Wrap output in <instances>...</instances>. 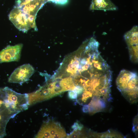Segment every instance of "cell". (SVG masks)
Here are the masks:
<instances>
[{
  "label": "cell",
  "mask_w": 138,
  "mask_h": 138,
  "mask_svg": "<svg viewBox=\"0 0 138 138\" xmlns=\"http://www.w3.org/2000/svg\"><path fill=\"white\" fill-rule=\"evenodd\" d=\"M66 136L65 131L58 123L49 121L43 123L36 138H63Z\"/></svg>",
  "instance_id": "4"
},
{
  "label": "cell",
  "mask_w": 138,
  "mask_h": 138,
  "mask_svg": "<svg viewBox=\"0 0 138 138\" xmlns=\"http://www.w3.org/2000/svg\"><path fill=\"white\" fill-rule=\"evenodd\" d=\"M138 83L137 74L125 70L121 71L117 78V88L132 103H136L138 101Z\"/></svg>",
  "instance_id": "3"
},
{
  "label": "cell",
  "mask_w": 138,
  "mask_h": 138,
  "mask_svg": "<svg viewBox=\"0 0 138 138\" xmlns=\"http://www.w3.org/2000/svg\"><path fill=\"white\" fill-rule=\"evenodd\" d=\"M138 26H134L124 36L129 49L130 59L135 63L138 61Z\"/></svg>",
  "instance_id": "5"
},
{
  "label": "cell",
  "mask_w": 138,
  "mask_h": 138,
  "mask_svg": "<svg viewBox=\"0 0 138 138\" xmlns=\"http://www.w3.org/2000/svg\"><path fill=\"white\" fill-rule=\"evenodd\" d=\"M23 45H8L0 51V63L18 61L20 57Z\"/></svg>",
  "instance_id": "7"
},
{
  "label": "cell",
  "mask_w": 138,
  "mask_h": 138,
  "mask_svg": "<svg viewBox=\"0 0 138 138\" xmlns=\"http://www.w3.org/2000/svg\"><path fill=\"white\" fill-rule=\"evenodd\" d=\"M0 97L3 106L13 118L29 106L28 94L18 93L8 87L0 89Z\"/></svg>",
  "instance_id": "2"
},
{
  "label": "cell",
  "mask_w": 138,
  "mask_h": 138,
  "mask_svg": "<svg viewBox=\"0 0 138 138\" xmlns=\"http://www.w3.org/2000/svg\"><path fill=\"white\" fill-rule=\"evenodd\" d=\"M137 117L136 116L134 119L133 123V131L134 132H136L137 131Z\"/></svg>",
  "instance_id": "10"
},
{
  "label": "cell",
  "mask_w": 138,
  "mask_h": 138,
  "mask_svg": "<svg viewBox=\"0 0 138 138\" xmlns=\"http://www.w3.org/2000/svg\"><path fill=\"white\" fill-rule=\"evenodd\" d=\"M90 9L104 11L115 10H117V8L110 0H92Z\"/></svg>",
  "instance_id": "8"
},
{
  "label": "cell",
  "mask_w": 138,
  "mask_h": 138,
  "mask_svg": "<svg viewBox=\"0 0 138 138\" xmlns=\"http://www.w3.org/2000/svg\"><path fill=\"white\" fill-rule=\"evenodd\" d=\"M49 0H17L10 12V20L19 30L26 32L31 29L37 30L35 22L39 10Z\"/></svg>",
  "instance_id": "1"
},
{
  "label": "cell",
  "mask_w": 138,
  "mask_h": 138,
  "mask_svg": "<svg viewBox=\"0 0 138 138\" xmlns=\"http://www.w3.org/2000/svg\"><path fill=\"white\" fill-rule=\"evenodd\" d=\"M34 69L29 64L21 65L16 68L10 76L9 83L22 84L28 81L33 74Z\"/></svg>",
  "instance_id": "6"
},
{
  "label": "cell",
  "mask_w": 138,
  "mask_h": 138,
  "mask_svg": "<svg viewBox=\"0 0 138 138\" xmlns=\"http://www.w3.org/2000/svg\"><path fill=\"white\" fill-rule=\"evenodd\" d=\"M10 116L5 113H0V138H3L6 135V128Z\"/></svg>",
  "instance_id": "9"
},
{
  "label": "cell",
  "mask_w": 138,
  "mask_h": 138,
  "mask_svg": "<svg viewBox=\"0 0 138 138\" xmlns=\"http://www.w3.org/2000/svg\"><path fill=\"white\" fill-rule=\"evenodd\" d=\"M69 97L72 99L77 98V95L74 91H70L68 93Z\"/></svg>",
  "instance_id": "11"
}]
</instances>
